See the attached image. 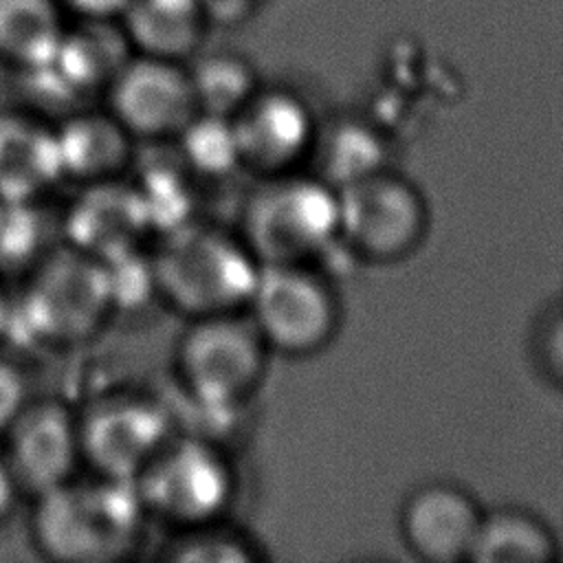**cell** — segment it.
<instances>
[{
  "label": "cell",
  "mask_w": 563,
  "mask_h": 563,
  "mask_svg": "<svg viewBox=\"0 0 563 563\" xmlns=\"http://www.w3.org/2000/svg\"><path fill=\"white\" fill-rule=\"evenodd\" d=\"M145 512L136 482L75 475L37 495L33 534L55 561L108 563L134 548Z\"/></svg>",
  "instance_id": "cell-1"
},
{
  "label": "cell",
  "mask_w": 563,
  "mask_h": 563,
  "mask_svg": "<svg viewBox=\"0 0 563 563\" xmlns=\"http://www.w3.org/2000/svg\"><path fill=\"white\" fill-rule=\"evenodd\" d=\"M152 262L158 292L191 319L240 312L260 273L242 238L196 220L163 233Z\"/></svg>",
  "instance_id": "cell-2"
},
{
  "label": "cell",
  "mask_w": 563,
  "mask_h": 563,
  "mask_svg": "<svg viewBox=\"0 0 563 563\" xmlns=\"http://www.w3.org/2000/svg\"><path fill=\"white\" fill-rule=\"evenodd\" d=\"M240 238L260 264H310L339 240L336 189L319 176H266L244 207Z\"/></svg>",
  "instance_id": "cell-3"
},
{
  "label": "cell",
  "mask_w": 563,
  "mask_h": 563,
  "mask_svg": "<svg viewBox=\"0 0 563 563\" xmlns=\"http://www.w3.org/2000/svg\"><path fill=\"white\" fill-rule=\"evenodd\" d=\"M268 345L251 317L224 312L198 317L178 345L185 391L205 407L231 411L260 385Z\"/></svg>",
  "instance_id": "cell-4"
},
{
  "label": "cell",
  "mask_w": 563,
  "mask_h": 563,
  "mask_svg": "<svg viewBox=\"0 0 563 563\" xmlns=\"http://www.w3.org/2000/svg\"><path fill=\"white\" fill-rule=\"evenodd\" d=\"M145 510L183 528L209 526L233 497L227 457L205 438L172 435L136 479Z\"/></svg>",
  "instance_id": "cell-5"
},
{
  "label": "cell",
  "mask_w": 563,
  "mask_h": 563,
  "mask_svg": "<svg viewBox=\"0 0 563 563\" xmlns=\"http://www.w3.org/2000/svg\"><path fill=\"white\" fill-rule=\"evenodd\" d=\"M246 308L268 350L290 356L321 350L339 323L330 284L308 264H260Z\"/></svg>",
  "instance_id": "cell-6"
},
{
  "label": "cell",
  "mask_w": 563,
  "mask_h": 563,
  "mask_svg": "<svg viewBox=\"0 0 563 563\" xmlns=\"http://www.w3.org/2000/svg\"><path fill=\"white\" fill-rule=\"evenodd\" d=\"M22 306L31 334L46 341H79L92 334L112 308L101 260L75 246L55 251L40 262Z\"/></svg>",
  "instance_id": "cell-7"
},
{
  "label": "cell",
  "mask_w": 563,
  "mask_h": 563,
  "mask_svg": "<svg viewBox=\"0 0 563 563\" xmlns=\"http://www.w3.org/2000/svg\"><path fill=\"white\" fill-rule=\"evenodd\" d=\"M336 198L339 240L363 257H402L424 235L427 207L420 191L387 167L336 189Z\"/></svg>",
  "instance_id": "cell-8"
},
{
  "label": "cell",
  "mask_w": 563,
  "mask_h": 563,
  "mask_svg": "<svg viewBox=\"0 0 563 563\" xmlns=\"http://www.w3.org/2000/svg\"><path fill=\"white\" fill-rule=\"evenodd\" d=\"M110 114L134 141H176L198 114L189 73L150 55L121 66L110 86Z\"/></svg>",
  "instance_id": "cell-9"
},
{
  "label": "cell",
  "mask_w": 563,
  "mask_h": 563,
  "mask_svg": "<svg viewBox=\"0 0 563 563\" xmlns=\"http://www.w3.org/2000/svg\"><path fill=\"white\" fill-rule=\"evenodd\" d=\"M169 416L141 398H114L79 420L81 457L97 475L136 482L172 438Z\"/></svg>",
  "instance_id": "cell-10"
},
{
  "label": "cell",
  "mask_w": 563,
  "mask_h": 563,
  "mask_svg": "<svg viewBox=\"0 0 563 563\" xmlns=\"http://www.w3.org/2000/svg\"><path fill=\"white\" fill-rule=\"evenodd\" d=\"M7 462L20 488L42 495L75 477L81 457L79 422L64 405L33 402L7 429Z\"/></svg>",
  "instance_id": "cell-11"
},
{
  "label": "cell",
  "mask_w": 563,
  "mask_h": 563,
  "mask_svg": "<svg viewBox=\"0 0 563 563\" xmlns=\"http://www.w3.org/2000/svg\"><path fill=\"white\" fill-rule=\"evenodd\" d=\"M242 167L262 176L290 172L312 152L317 125L310 108L288 90L255 92L233 117Z\"/></svg>",
  "instance_id": "cell-12"
},
{
  "label": "cell",
  "mask_w": 563,
  "mask_h": 563,
  "mask_svg": "<svg viewBox=\"0 0 563 563\" xmlns=\"http://www.w3.org/2000/svg\"><path fill=\"white\" fill-rule=\"evenodd\" d=\"M482 521L475 499L453 484L413 490L400 510V532L411 552L431 563L468 561Z\"/></svg>",
  "instance_id": "cell-13"
},
{
  "label": "cell",
  "mask_w": 563,
  "mask_h": 563,
  "mask_svg": "<svg viewBox=\"0 0 563 563\" xmlns=\"http://www.w3.org/2000/svg\"><path fill=\"white\" fill-rule=\"evenodd\" d=\"M147 231L152 227L134 183L119 178L84 185L66 218L70 246L97 260L136 249Z\"/></svg>",
  "instance_id": "cell-14"
},
{
  "label": "cell",
  "mask_w": 563,
  "mask_h": 563,
  "mask_svg": "<svg viewBox=\"0 0 563 563\" xmlns=\"http://www.w3.org/2000/svg\"><path fill=\"white\" fill-rule=\"evenodd\" d=\"M59 180L55 128L24 112H0V200H37Z\"/></svg>",
  "instance_id": "cell-15"
},
{
  "label": "cell",
  "mask_w": 563,
  "mask_h": 563,
  "mask_svg": "<svg viewBox=\"0 0 563 563\" xmlns=\"http://www.w3.org/2000/svg\"><path fill=\"white\" fill-rule=\"evenodd\" d=\"M55 136L62 176L81 185L119 178L134 154V139L112 114H75Z\"/></svg>",
  "instance_id": "cell-16"
},
{
  "label": "cell",
  "mask_w": 563,
  "mask_h": 563,
  "mask_svg": "<svg viewBox=\"0 0 563 563\" xmlns=\"http://www.w3.org/2000/svg\"><path fill=\"white\" fill-rule=\"evenodd\" d=\"M556 556V541L548 526L521 508L482 512L471 550L473 563H545Z\"/></svg>",
  "instance_id": "cell-17"
},
{
  "label": "cell",
  "mask_w": 563,
  "mask_h": 563,
  "mask_svg": "<svg viewBox=\"0 0 563 563\" xmlns=\"http://www.w3.org/2000/svg\"><path fill=\"white\" fill-rule=\"evenodd\" d=\"M125 11L132 40L150 57L176 62L198 44L200 0H130Z\"/></svg>",
  "instance_id": "cell-18"
},
{
  "label": "cell",
  "mask_w": 563,
  "mask_h": 563,
  "mask_svg": "<svg viewBox=\"0 0 563 563\" xmlns=\"http://www.w3.org/2000/svg\"><path fill=\"white\" fill-rule=\"evenodd\" d=\"M312 152L319 156V178L334 189L387 167L383 136L356 119L334 123L325 134L317 132Z\"/></svg>",
  "instance_id": "cell-19"
},
{
  "label": "cell",
  "mask_w": 563,
  "mask_h": 563,
  "mask_svg": "<svg viewBox=\"0 0 563 563\" xmlns=\"http://www.w3.org/2000/svg\"><path fill=\"white\" fill-rule=\"evenodd\" d=\"M62 35L51 0H0V53L22 68L44 62Z\"/></svg>",
  "instance_id": "cell-20"
},
{
  "label": "cell",
  "mask_w": 563,
  "mask_h": 563,
  "mask_svg": "<svg viewBox=\"0 0 563 563\" xmlns=\"http://www.w3.org/2000/svg\"><path fill=\"white\" fill-rule=\"evenodd\" d=\"M176 141L180 150L178 156L189 172L220 178L235 167H242L240 141L231 117L198 112Z\"/></svg>",
  "instance_id": "cell-21"
},
{
  "label": "cell",
  "mask_w": 563,
  "mask_h": 563,
  "mask_svg": "<svg viewBox=\"0 0 563 563\" xmlns=\"http://www.w3.org/2000/svg\"><path fill=\"white\" fill-rule=\"evenodd\" d=\"M191 88L198 112L235 117L257 92L251 68L233 55H211L191 73Z\"/></svg>",
  "instance_id": "cell-22"
},
{
  "label": "cell",
  "mask_w": 563,
  "mask_h": 563,
  "mask_svg": "<svg viewBox=\"0 0 563 563\" xmlns=\"http://www.w3.org/2000/svg\"><path fill=\"white\" fill-rule=\"evenodd\" d=\"M134 187L143 200L152 229L167 233L194 220L189 167L183 158L180 163H150Z\"/></svg>",
  "instance_id": "cell-23"
},
{
  "label": "cell",
  "mask_w": 563,
  "mask_h": 563,
  "mask_svg": "<svg viewBox=\"0 0 563 563\" xmlns=\"http://www.w3.org/2000/svg\"><path fill=\"white\" fill-rule=\"evenodd\" d=\"M44 224L35 200L0 205V266H22L42 249Z\"/></svg>",
  "instance_id": "cell-24"
},
{
  "label": "cell",
  "mask_w": 563,
  "mask_h": 563,
  "mask_svg": "<svg viewBox=\"0 0 563 563\" xmlns=\"http://www.w3.org/2000/svg\"><path fill=\"white\" fill-rule=\"evenodd\" d=\"M112 308L123 306L132 308L143 303L152 292H158L156 288V275H154V262L152 257H145L136 249L117 253L112 257L101 260Z\"/></svg>",
  "instance_id": "cell-25"
},
{
  "label": "cell",
  "mask_w": 563,
  "mask_h": 563,
  "mask_svg": "<svg viewBox=\"0 0 563 563\" xmlns=\"http://www.w3.org/2000/svg\"><path fill=\"white\" fill-rule=\"evenodd\" d=\"M205 528L207 526L194 528V532L178 543L172 559L183 563H240L255 559V550L242 539Z\"/></svg>",
  "instance_id": "cell-26"
},
{
  "label": "cell",
  "mask_w": 563,
  "mask_h": 563,
  "mask_svg": "<svg viewBox=\"0 0 563 563\" xmlns=\"http://www.w3.org/2000/svg\"><path fill=\"white\" fill-rule=\"evenodd\" d=\"M26 407V385L22 374L0 358V433L13 424L20 411Z\"/></svg>",
  "instance_id": "cell-27"
},
{
  "label": "cell",
  "mask_w": 563,
  "mask_h": 563,
  "mask_svg": "<svg viewBox=\"0 0 563 563\" xmlns=\"http://www.w3.org/2000/svg\"><path fill=\"white\" fill-rule=\"evenodd\" d=\"M541 358L548 372L563 383V310L550 317L541 332Z\"/></svg>",
  "instance_id": "cell-28"
},
{
  "label": "cell",
  "mask_w": 563,
  "mask_h": 563,
  "mask_svg": "<svg viewBox=\"0 0 563 563\" xmlns=\"http://www.w3.org/2000/svg\"><path fill=\"white\" fill-rule=\"evenodd\" d=\"M18 482L11 473V466L7 462V457L0 455V519L4 515H9V510L13 508V501H15V495H18Z\"/></svg>",
  "instance_id": "cell-29"
},
{
  "label": "cell",
  "mask_w": 563,
  "mask_h": 563,
  "mask_svg": "<svg viewBox=\"0 0 563 563\" xmlns=\"http://www.w3.org/2000/svg\"><path fill=\"white\" fill-rule=\"evenodd\" d=\"M77 9L90 15H112L125 11L130 0H70Z\"/></svg>",
  "instance_id": "cell-30"
},
{
  "label": "cell",
  "mask_w": 563,
  "mask_h": 563,
  "mask_svg": "<svg viewBox=\"0 0 563 563\" xmlns=\"http://www.w3.org/2000/svg\"><path fill=\"white\" fill-rule=\"evenodd\" d=\"M246 0H200L202 9L213 11L216 15H229V13H240Z\"/></svg>",
  "instance_id": "cell-31"
},
{
  "label": "cell",
  "mask_w": 563,
  "mask_h": 563,
  "mask_svg": "<svg viewBox=\"0 0 563 563\" xmlns=\"http://www.w3.org/2000/svg\"><path fill=\"white\" fill-rule=\"evenodd\" d=\"M9 319H11V301L7 299V295L0 286V336L9 330Z\"/></svg>",
  "instance_id": "cell-32"
},
{
  "label": "cell",
  "mask_w": 563,
  "mask_h": 563,
  "mask_svg": "<svg viewBox=\"0 0 563 563\" xmlns=\"http://www.w3.org/2000/svg\"><path fill=\"white\" fill-rule=\"evenodd\" d=\"M0 205H2V200H0Z\"/></svg>",
  "instance_id": "cell-33"
}]
</instances>
